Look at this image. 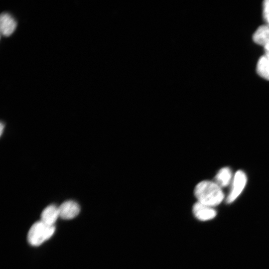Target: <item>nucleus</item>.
I'll use <instances>...</instances> for the list:
<instances>
[{"instance_id":"obj_7","label":"nucleus","mask_w":269,"mask_h":269,"mask_svg":"<svg viewBox=\"0 0 269 269\" xmlns=\"http://www.w3.org/2000/svg\"><path fill=\"white\" fill-rule=\"evenodd\" d=\"M254 41L263 46L266 52H269V26L262 25L255 32L253 36Z\"/></svg>"},{"instance_id":"obj_4","label":"nucleus","mask_w":269,"mask_h":269,"mask_svg":"<svg viewBox=\"0 0 269 269\" xmlns=\"http://www.w3.org/2000/svg\"><path fill=\"white\" fill-rule=\"evenodd\" d=\"M192 211L195 217L202 221L211 220L216 216V211L213 207L199 202H197L194 204Z\"/></svg>"},{"instance_id":"obj_5","label":"nucleus","mask_w":269,"mask_h":269,"mask_svg":"<svg viewBox=\"0 0 269 269\" xmlns=\"http://www.w3.org/2000/svg\"><path fill=\"white\" fill-rule=\"evenodd\" d=\"M59 216L63 219H71L80 212V208L77 203L69 200L63 202L59 207Z\"/></svg>"},{"instance_id":"obj_8","label":"nucleus","mask_w":269,"mask_h":269,"mask_svg":"<svg viewBox=\"0 0 269 269\" xmlns=\"http://www.w3.org/2000/svg\"><path fill=\"white\" fill-rule=\"evenodd\" d=\"M58 216H59L58 207L54 205H50L46 207L42 212L41 221L48 225L54 226Z\"/></svg>"},{"instance_id":"obj_11","label":"nucleus","mask_w":269,"mask_h":269,"mask_svg":"<svg viewBox=\"0 0 269 269\" xmlns=\"http://www.w3.org/2000/svg\"><path fill=\"white\" fill-rule=\"evenodd\" d=\"M263 15L269 26V0H266L263 2Z\"/></svg>"},{"instance_id":"obj_9","label":"nucleus","mask_w":269,"mask_h":269,"mask_svg":"<svg viewBox=\"0 0 269 269\" xmlns=\"http://www.w3.org/2000/svg\"><path fill=\"white\" fill-rule=\"evenodd\" d=\"M232 179V174L231 169L227 167L221 168L216 174L215 182L221 188L228 186Z\"/></svg>"},{"instance_id":"obj_2","label":"nucleus","mask_w":269,"mask_h":269,"mask_svg":"<svg viewBox=\"0 0 269 269\" xmlns=\"http://www.w3.org/2000/svg\"><path fill=\"white\" fill-rule=\"evenodd\" d=\"M55 229L54 226L48 225L41 221L35 222L28 233V241L32 246H39L52 236Z\"/></svg>"},{"instance_id":"obj_12","label":"nucleus","mask_w":269,"mask_h":269,"mask_svg":"<svg viewBox=\"0 0 269 269\" xmlns=\"http://www.w3.org/2000/svg\"><path fill=\"white\" fill-rule=\"evenodd\" d=\"M3 129V125H2V123H0V135L2 134V131Z\"/></svg>"},{"instance_id":"obj_6","label":"nucleus","mask_w":269,"mask_h":269,"mask_svg":"<svg viewBox=\"0 0 269 269\" xmlns=\"http://www.w3.org/2000/svg\"><path fill=\"white\" fill-rule=\"evenodd\" d=\"M16 22L13 16L8 12H3L0 15V30L2 34L8 36L14 30Z\"/></svg>"},{"instance_id":"obj_10","label":"nucleus","mask_w":269,"mask_h":269,"mask_svg":"<svg viewBox=\"0 0 269 269\" xmlns=\"http://www.w3.org/2000/svg\"><path fill=\"white\" fill-rule=\"evenodd\" d=\"M257 71L261 77L269 80V61L266 55L259 59L257 66Z\"/></svg>"},{"instance_id":"obj_13","label":"nucleus","mask_w":269,"mask_h":269,"mask_svg":"<svg viewBox=\"0 0 269 269\" xmlns=\"http://www.w3.org/2000/svg\"><path fill=\"white\" fill-rule=\"evenodd\" d=\"M266 56L267 57L269 61V52H266Z\"/></svg>"},{"instance_id":"obj_3","label":"nucleus","mask_w":269,"mask_h":269,"mask_svg":"<svg viewBox=\"0 0 269 269\" xmlns=\"http://www.w3.org/2000/svg\"><path fill=\"white\" fill-rule=\"evenodd\" d=\"M247 180L244 171L239 170L236 172L233 178L231 189L226 199L227 203H231L237 198L245 188Z\"/></svg>"},{"instance_id":"obj_1","label":"nucleus","mask_w":269,"mask_h":269,"mask_svg":"<svg viewBox=\"0 0 269 269\" xmlns=\"http://www.w3.org/2000/svg\"><path fill=\"white\" fill-rule=\"evenodd\" d=\"M194 193L197 202L213 207L220 204L224 198L222 188L214 181L208 180L198 183Z\"/></svg>"}]
</instances>
